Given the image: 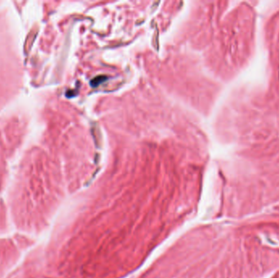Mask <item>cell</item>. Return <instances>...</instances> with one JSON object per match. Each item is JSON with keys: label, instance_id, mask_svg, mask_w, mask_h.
Segmentation results:
<instances>
[{"label": "cell", "instance_id": "obj_1", "mask_svg": "<svg viewBox=\"0 0 279 278\" xmlns=\"http://www.w3.org/2000/svg\"><path fill=\"white\" fill-rule=\"evenodd\" d=\"M105 80H106V77L105 76H98L96 77V78H95L93 80H91V85L92 86V87H97L99 84L103 83V82L105 81Z\"/></svg>", "mask_w": 279, "mask_h": 278}]
</instances>
